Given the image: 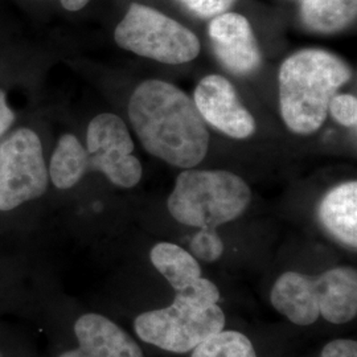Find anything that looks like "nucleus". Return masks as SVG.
<instances>
[{"instance_id":"nucleus-1","label":"nucleus","mask_w":357,"mask_h":357,"mask_svg":"<svg viewBox=\"0 0 357 357\" xmlns=\"http://www.w3.org/2000/svg\"><path fill=\"white\" fill-rule=\"evenodd\" d=\"M128 118L144 150L171 166L188 169L204 160L209 147L206 123L178 86L147 79L128 101Z\"/></svg>"},{"instance_id":"nucleus-2","label":"nucleus","mask_w":357,"mask_h":357,"mask_svg":"<svg viewBox=\"0 0 357 357\" xmlns=\"http://www.w3.org/2000/svg\"><path fill=\"white\" fill-rule=\"evenodd\" d=\"M351 68L333 53L302 50L287 57L280 69V106L284 125L294 134L319 130L337 90L351 79Z\"/></svg>"},{"instance_id":"nucleus-3","label":"nucleus","mask_w":357,"mask_h":357,"mask_svg":"<svg viewBox=\"0 0 357 357\" xmlns=\"http://www.w3.org/2000/svg\"><path fill=\"white\" fill-rule=\"evenodd\" d=\"M250 202L252 191L238 175L188 168L176 178L167 206L183 225L216 229L241 216Z\"/></svg>"},{"instance_id":"nucleus-4","label":"nucleus","mask_w":357,"mask_h":357,"mask_svg":"<svg viewBox=\"0 0 357 357\" xmlns=\"http://www.w3.org/2000/svg\"><path fill=\"white\" fill-rule=\"evenodd\" d=\"M114 38L122 50L163 64L190 63L202 50L200 40L187 26L138 3L130 6Z\"/></svg>"},{"instance_id":"nucleus-5","label":"nucleus","mask_w":357,"mask_h":357,"mask_svg":"<svg viewBox=\"0 0 357 357\" xmlns=\"http://www.w3.org/2000/svg\"><path fill=\"white\" fill-rule=\"evenodd\" d=\"M225 321L218 305L202 308L174 298L168 307L138 315L134 330L147 344L172 354H187L211 335L224 330Z\"/></svg>"},{"instance_id":"nucleus-6","label":"nucleus","mask_w":357,"mask_h":357,"mask_svg":"<svg viewBox=\"0 0 357 357\" xmlns=\"http://www.w3.org/2000/svg\"><path fill=\"white\" fill-rule=\"evenodd\" d=\"M50 174L38 134L19 128L0 144V211L41 197Z\"/></svg>"},{"instance_id":"nucleus-7","label":"nucleus","mask_w":357,"mask_h":357,"mask_svg":"<svg viewBox=\"0 0 357 357\" xmlns=\"http://www.w3.org/2000/svg\"><path fill=\"white\" fill-rule=\"evenodd\" d=\"M89 167L101 171L114 185L132 188L141 181V162L132 155L134 142L126 123L112 113L91 119L86 134Z\"/></svg>"},{"instance_id":"nucleus-8","label":"nucleus","mask_w":357,"mask_h":357,"mask_svg":"<svg viewBox=\"0 0 357 357\" xmlns=\"http://www.w3.org/2000/svg\"><path fill=\"white\" fill-rule=\"evenodd\" d=\"M193 102L205 123L230 138L246 139L255 132V116L243 106L225 77H204L195 89Z\"/></svg>"},{"instance_id":"nucleus-9","label":"nucleus","mask_w":357,"mask_h":357,"mask_svg":"<svg viewBox=\"0 0 357 357\" xmlns=\"http://www.w3.org/2000/svg\"><path fill=\"white\" fill-rule=\"evenodd\" d=\"M209 38L213 51L230 73L249 76L261 65V52L249 20L236 13H224L212 17Z\"/></svg>"},{"instance_id":"nucleus-10","label":"nucleus","mask_w":357,"mask_h":357,"mask_svg":"<svg viewBox=\"0 0 357 357\" xmlns=\"http://www.w3.org/2000/svg\"><path fill=\"white\" fill-rule=\"evenodd\" d=\"M78 347L59 357H144L139 344L101 314H85L75 324Z\"/></svg>"},{"instance_id":"nucleus-11","label":"nucleus","mask_w":357,"mask_h":357,"mask_svg":"<svg viewBox=\"0 0 357 357\" xmlns=\"http://www.w3.org/2000/svg\"><path fill=\"white\" fill-rule=\"evenodd\" d=\"M270 302L281 315L296 326H311L319 319L315 277L286 271L274 283Z\"/></svg>"},{"instance_id":"nucleus-12","label":"nucleus","mask_w":357,"mask_h":357,"mask_svg":"<svg viewBox=\"0 0 357 357\" xmlns=\"http://www.w3.org/2000/svg\"><path fill=\"white\" fill-rule=\"evenodd\" d=\"M320 317L345 324L357 315V271L351 266L330 268L315 277Z\"/></svg>"},{"instance_id":"nucleus-13","label":"nucleus","mask_w":357,"mask_h":357,"mask_svg":"<svg viewBox=\"0 0 357 357\" xmlns=\"http://www.w3.org/2000/svg\"><path fill=\"white\" fill-rule=\"evenodd\" d=\"M320 224L348 248H357V183L345 181L324 195L318 206Z\"/></svg>"},{"instance_id":"nucleus-14","label":"nucleus","mask_w":357,"mask_h":357,"mask_svg":"<svg viewBox=\"0 0 357 357\" xmlns=\"http://www.w3.org/2000/svg\"><path fill=\"white\" fill-rule=\"evenodd\" d=\"M150 259L175 294L183 293L203 280L197 259L176 243H156L150 252Z\"/></svg>"},{"instance_id":"nucleus-15","label":"nucleus","mask_w":357,"mask_h":357,"mask_svg":"<svg viewBox=\"0 0 357 357\" xmlns=\"http://www.w3.org/2000/svg\"><path fill=\"white\" fill-rule=\"evenodd\" d=\"M89 168V155L73 134H64L56 146L50 165V178L56 188L69 190Z\"/></svg>"},{"instance_id":"nucleus-16","label":"nucleus","mask_w":357,"mask_h":357,"mask_svg":"<svg viewBox=\"0 0 357 357\" xmlns=\"http://www.w3.org/2000/svg\"><path fill=\"white\" fill-rule=\"evenodd\" d=\"M357 0H302L303 24L319 33H335L356 19Z\"/></svg>"},{"instance_id":"nucleus-17","label":"nucleus","mask_w":357,"mask_h":357,"mask_svg":"<svg viewBox=\"0 0 357 357\" xmlns=\"http://www.w3.org/2000/svg\"><path fill=\"white\" fill-rule=\"evenodd\" d=\"M191 357H257L255 345L243 332L221 330L191 351Z\"/></svg>"},{"instance_id":"nucleus-18","label":"nucleus","mask_w":357,"mask_h":357,"mask_svg":"<svg viewBox=\"0 0 357 357\" xmlns=\"http://www.w3.org/2000/svg\"><path fill=\"white\" fill-rule=\"evenodd\" d=\"M191 253L196 259L204 262H215L224 253V243L213 228H203L191 238Z\"/></svg>"},{"instance_id":"nucleus-19","label":"nucleus","mask_w":357,"mask_h":357,"mask_svg":"<svg viewBox=\"0 0 357 357\" xmlns=\"http://www.w3.org/2000/svg\"><path fill=\"white\" fill-rule=\"evenodd\" d=\"M328 113L340 125L355 128L357 123V100L351 94H335L328 106Z\"/></svg>"},{"instance_id":"nucleus-20","label":"nucleus","mask_w":357,"mask_h":357,"mask_svg":"<svg viewBox=\"0 0 357 357\" xmlns=\"http://www.w3.org/2000/svg\"><path fill=\"white\" fill-rule=\"evenodd\" d=\"M191 13L209 19L227 13L236 0H180Z\"/></svg>"},{"instance_id":"nucleus-21","label":"nucleus","mask_w":357,"mask_h":357,"mask_svg":"<svg viewBox=\"0 0 357 357\" xmlns=\"http://www.w3.org/2000/svg\"><path fill=\"white\" fill-rule=\"evenodd\" d=\"M320 357H357L356 340L335 339L323 347Z\"/></svg>"},{"instance_id":"nucleus-22","label":"nucleus","mask_w":357,"mask_h":357,"mask_svg":"<svg viewBox=\"0 0 357 357\" xmlns=\"http://www.w3.org/2000/svg\"><path fill=\"white\" fill-rule=\"evenodd\" d=\"M13 121H15V114L7 103L6 93L0 90V137L13 126Z\"/></svg>"},{"instance_id":"nucleus-23","label":"nucleus","mask_w":357,"mask_h":357,"mask_svg":"<svg viewBox=\"0 0 357 357\" xmlns=\"http://www.w3.org/2000/svg\"><path fill=\"white\" fill-rule=\"evenodd\" d=\"M60 1H61L65 10L75 13V11L82 10L89 3L90 0H60Z\"/></svg>"}]
</instances>
